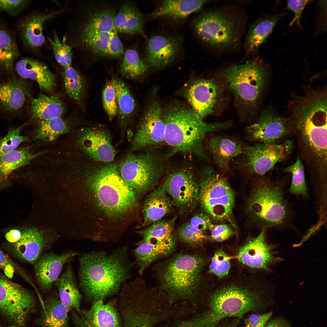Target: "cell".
I'll return each mask as SVG.
<instances>
[{"label": "cell", "instance_id": "cell-1", "mask_svg": "<svg viewBox=\"0 0 327 327\" xmlns=\"http://www.w3.org/2000/svg\"><path fill=\"white\" fill-rule=\"evenodd\" d=\"M79 260L80 287L94 302L118 292L131 277L135 263L130 259L126 246L109 253L102 251L85 253Z\"/></svg>", "mask_w": 327, "mask_h": 327}, {"label": "cell", "instance_id": "cell-2", "mask_svg": "<svg viewBox=\"0 0 327 327\" xmlns=\"http://www.w3.org/2000/svg\"><path fill=\"white\" fill-rule=\"evenodd\" d=\"M165 126V144L171 149L170 155L177 153L195 155L210 161L204 148L209 133L228 128L230 122H205L192 108L180 104H173L163 114Z\"/></svg>", "mask_w": 327, "mask_h": 327}, {"label": "cell", "instance_id": "cell-3", "mask_svg": "<svg viewBox=\"0 0 327 327\" xmlns=\"http://www.w3.org/2000/svg\"><path fill=\"white\" fill-rule=\"evenodd\" d=\"M116 14L107 3L78 1L68 21L65 41L73 49H84L109 37L115 29Z\"/></svg>", "mask_w": 327, "mask_h": 327}, {"label": "cell", "instance_id": "cell-4", "mask_svg": "<svg viewBox=\"0 0 327 327\" xmlns=\"http://www.w3.org/2000/svg\"><path fill=\"white\" fill-rule=\"evenodd\" d=\"M252 288L237 283L221 287L211 295L207 310L180 327H214L226 318L242 317L261 305V293Z\"/></svg>", "mask_w": 327, "mask_h": 327}, {"label": "cell", "instance_id": "cell-5", "mask_svg": "<svg viewBox=\"0 0 327 327\" xmlns=\"http://www.w3.org/2000/svg\"><path fill=\"white\" fill-rule=\"evenodd\" d=\"M118 170L116 164L111 163L98 167L87 177L98 205L111 216L126 213L137 203L135 193L122 180Z\"/></svg>", "mask_w": 327, "mask_h": 327}, {"label": "cell", "instance_id": "cell-6", "mask_svg": "<svg viewBox=\"0 0 327 327\" xmlns=\"http://www.w3.org/2000/svg\"><path fill=\"white\" fill-rule=\"evenodd\" d=\"M203 259L196 255L177 254L160 264L157 274L160 291L171 301L193 296L199 288Z\"/></svg>", "mask_w": 327, "mask_h": 327}, {"label": "cell", "instance_id": "cell-7", "mask_svg": "<svg viewBox=\"0 0 327 327\" xmlns=\"http://www.w3.org/2000/svg\"><path fill=\"white\" fill-rule=\"evenodd\" d=\"M241 28L240 22L231 14L218 9L202 13L193 24L194 31L202 41L220 50L238 46Z\"/></svg>", "mask_w": 327, "mask_h": 327}, {"label": "cell", "instance_id": "cell-8", "mask_svg": "<svg viewBox=\"0 0 327 327\" xmlns=\"http://www.w3.org/2000/svg\"><path fill=\"white\" fill-rule=\"evenodd\" d=\"M236 99L247 107H254L260 97L266 81V67L262 59L256 57L233 65L223 73Z\"/></svg>", "mask_w": 327, "mask_h": 327}, {"label": "cell", "instance_id": "cell-9", "mask_svg": "<svg viewBox=\"0 0 327 327\" xmlns=\"http://www.w3.org/2000/svg\"><path fill=\"white\" fill-rule=\"evenodd\" d=\"M200 174L199 201L202 208L214 220L233 224L235 195L229 182L210 166L203 168Z\"/></svg>", "mask_w": 327, "mask_h": 327}, {"label": "cell", "instance_id": "cell-10", "mask_svg": "<svg viewBox=\"0 0 327 327\" xmlns=\"http://www.w3.org/2000/svg\"><path fill=\"white\" fill-rule=\"evenodd\" d=\"M168 156L156 152L129 155L120 165V175L134 193L144 194L155 188L166 172L165 158Z\"/></svg>", "mask_w": 327, "mask_h": 327}, {"label": "cell", "instance_id": "cell-11", "mask_svg": "<svg viewBox=\"0 0 327 327\" xmlns=\"http://www.w3.org/2000/svg\"><path fill=\"white\" fill-rule=\"evenodd\" d=\"M247 209L257 223L265 226L281 224L288 213L281 188L266 179L260 180L253 187L248 199Z\"/></svg>", "mask_w": 327, "mask_h": 327}, {"label": "cell", "instance_id": "cell-12", "mask_svg": "<svg viewBox=\"0 0 327 327\" xmlns=\"http://www.w3.org/2000/svg\"><path fill=\"white\" fill-rule=\"evenodd\" d=\"M26 80L15 70L0 73V118L11 121L22 117L31 97Z\"/></svg>", "mask_w": 327, "mask_h": 327}, {"label": "cell", "instance_id": "cell-13", "mask_svg": "<svg viewBox=\"0 0 327 327\" xmlns=\"http://www.w3.org/2000/svg\"><path fill=\"white\" fill-rule=\"evenodd\" d=\"M292 147L289 140L281 143H256L246 147L243 154L245 157L243 165L249 173L262 176L277 163L286 160Z\"/></svg>", "mask_w": 327, "mask_h": 327}, {"label": "cell", "instance_id": "cell-14", "mask_svg": "<svg viewBox=\"0 0 327 327\" xmlns=\"http://www.w3.org/2000/svg\"><path fill=\"white\" fill-rule=\"evenodd\" d=\"M35 300L27 289L0 274V311L16 324H24L33 310Z\"/></svg>", "mask_w": 327, "mask_h": 327}, {"label": "cell", "instance_id": "cell-15", "mask_svg": "<svg viewBox=\"0 0 327 327\" xmlns=\"http://www.w3.org/2000/svg\"><path fill=\"white\" fill-rule=\"evenodd\" d=\"M161 185L172 202L182 210L192 208L199 201V184L193 170L189 167L170 173Z\"/></svg>", "mask_w": 327, "mask_h": 327}, {"label": "cell", "instance_id": "cell-16", "mask_svg": "<svg viewBox=\"0 0 327 327\" xmlns=\"http://www.w3.org/2000/svg\"><path fill=\"white\" fill-rule=\"evenodd\" d=\"M165 126L159 104L152 102L143 114L134 137L132 150L157 147L165 144Z\"/></svg>", "mask_w": 327, "mask_h": 327}, {"label": "cell", "instance_id": "cell-17", "mask_svg": "<svg viewBox=\"0 0 327 327\" xmlns=\"http://www.w3.org/2000/svg\"><path fill=\"white\" fill-rule=\"evenodd\" d=\"M291 128L286 119L267 110L261 114L258 121L248 127V138L257 143H278L289 133Z\"/></svg>", "mask_w": 327, "mask_h": 327}, {"label": "cell", "instance_id": "cell-18", "mask_svg": "<svg viewBox=\"0 0 327 327\" xmlns=\"http://www.w3.org/2000/svg\"><path fill=\"white\" fill-rule=\"evenodd\" d=\"M182 41L179 37L157 34L148 40L144 53V61L148 66L159 68L172 62L179 54Z\"/></svg>", "mask_w": 327, "mask_h": 327}, {"label": "cell", "instance_id": "cell-19", "mask_svg": "<svg viewBox=\"0 0 327 327\" xmlns=\"http://www.w3.org/2000/svg\"><path fill=\"white\" fill-rule=\"evenodd\" d=\"M218 87L213 80L201 79L186 89L185 95L191 108L202 119L214 111L219 98Z\"/></svg>", "mask_w": 327, "mask_h": 327}, {"label": "cell", "instance_id": "cell-20", "mask_svg": "<svg viewBox=\"0 0 327 327\" xmlns=\"http://www.w3.org/2000/svg\"><path fill=\"white\" fill-rule=\"evenodd\" d=\"M72 318L75 327H121L114 301L104 304L102 300L96 301L88 310L79 314L72 312Z\"/></svg>", "mask_w": 327, "mask_h": 327}, {"label": "cell", "instance_id": "cell-21", "mask_svg": "<svg viewBox=\"0 0 327 327\" xmlns=\"http://www.w3.org/2000/svg\"><path fill=\"white\" fill-rule=\"evenodd\" d=\"M78 142L83 151L97 161L106 163L114 160L115 151L111 138L106 131L95 127L82 129Z\"/></svg>", "mask_w": 327, "mask_h": 327}, {"label": "cell", "instance_id": "cell-22", "mask_svg": "<svg viewBox=\"0 0 327 327\" xmlns=\"http://www.w3.org/2000/svg\"><path fill=\"white\" fill-rule=\"evenodd\" d=\"M77 254L75 252L60 255L49 253L40 257L35 264L34 275L37 284L43 292L50 291L60 276L64 265Z\"/></svg>", "mask_w": 327, "mask_h": 327}, {"label": "cell", "instance_id": "cell-23", "mask_svg": "<svg viewBox=\"0 0 327 327\" xmlns=\"http://www.w3.org/2000/svg\"><path fill=\"white\" fill-rule=\"evenodd\" d=\"M294 121L305 143L315 155L326 164L327 123H321L309 114L300 117Z\"/></svg>", "mask_w": 327, "mask_h": 327}, {"label": "cell", "instance_id": "cell-24", "mask_svg": "<svg viewBox=\"0 0 327 327\" xmlns=\"http://www.w3.org/2000/svg\"><path fill=\"white\" fill-rule=\"evenodd\" d=\"M206 147L217 167L227 172L234 158L243 154L245 147L240 141L228 137L213 135L207 140Z\"/></svg>", "mask_w": 327, "mask_h": 327}, {"label": "cell", "instance_id": "cell-25", "mask_svg": "<svg viewBox=\"0 0 327 327\" xmlns=\"http://www.w3.org/2000/svg\"><path fill=\"white\" fill-rule=\"evenodd\" d=\"M265 237V229H263L257 237L240 248L236 258L251 267L267 269L274 257Z\"/></svg>", "mask_w": 327, "mask_h": 327}, {"label": "cell", "instance_id": "cell-26", "mask_svg": "<svg viewBox=\"0 0 327 327\" xmlns=\"http://www.w3.org/2000/svg\"><path fill=\"white\" fill-rule=\"evenodd\" d=\"M44 234L38 230L27 228L21 232L20 239L12 243L11 251L19 258L31 264L38 260L46 247Z\"/></svg>", "mask_w": 327, "mask_h": 327}, {"label": "cell", "instance_id": "cell-27", "mask_svg": "<svg viewBox=\"0 0 327 327\" xmlns=\"http://www.w3.org/2000/svg\"><path fill=\"white\" fill-rule=\"evenodd\" d=\"M66 5L59 9L36 13L27 18L23 25L21 34L26 46L32 49L38 48L44 43V26L49 20L61 14L66 10Z\"/></svg>", "mask_w": 327, "mask_h": 327}, {"label": "cell", "instance_id": "cell-28", "mask_svg": "<svg viewBox=\"0 0 327 327\" xmlns=\"http://www.w3.org/2000/svg\"><path fill=\"white\" fill-rule=\"evenodd\" d=\"M176 240L173 236L163 241L156 243L140 242L133 251L135 263L142 276L145 269L156 260L165 257L174 250Z\"/></svg>", "mask_w": 327, "mask_h": 327}, {"label": "cell", "instance_id": "cell-29", "mask_svg": "<svg viewBox=\"0 0 327 327\" xmlns=\"http://www.w3.org/2000/svg\"><path fill=\"white\" fill-rule=\"evenodd\" d=\"M15 70L21 78L37 82L41 89L51 91L54 86L56 76L43 62L31 58H24L16 63Z\"/></svg>", "mask_w": 327, "mask_h": 327}, {"label": "cell", "instance_id": "cell-30", "mask_svg": "<svg viewBox=\"0 0 327 327\" xmlns=\"http://www.w3.org/2000/svg\"><path fill=\"white\" fill-rule=\"evenodd\" d=\"M39 155L34 153L29 147H22L0 157V189L9 185L12 174L19 168L29 164Z\"/></svg>", "mask_w": 327, "mask_h": 327}, {"label": "cell", "instance_id": "cell-31", "mask_svg": "<svg viewBox=\"0 0 327 327\" xmlns=\"http://www.w3.org/2000/svg\"><path fill=\"white\" fill-rule=\"evenodd\" d=\"M284 12L262 17L250 26L245 41L246 55L256 52L265 41L275 25L285 15Z\"/></svg>", "mask_w": 327, "mask_h": 327}, {"label": "cell", "instance_id": "cell-32", "mask_svg": "<svg viewBox=\"0 0 327 327\" xmlns=\"http://www.w3.org/2000/svg\"><path fill=\"white\" fill-rule=\"evenodd\" d=\"M208 0H164L148 15L152 18H166L182 19L199 11Z\"/></svg>", "mask_w": 327, "mask_h": 327}, {"label": "cell", "instance_id": "cell-33", "mask_svg": "<svg viewBox=\"0 0 327 327\" xmlns=\"http://www.w3.org/2000/svg\"><path fill=\"white\" fill-rule=\"evenodd\" d=\"M170 198L162 185L152 190L144 204L141 226L150 225L168 213L172 206Z\"/></svg>", "mask_w": 327, "mask_h": 327}, {"label": "cell", "instance_id": "cell-34", "mask_svg": "<svg viewBox=\"0 0 327 327\" xmlns=\"http://www.w3.org/2000/svg\"><path fill=\"white\" fill-rule=\"evenodd\" d=\"M145 18L137 6L130 2H124L114 19L117 32L128 34H143Z\"/></svg>", "mask_w": 327, "mask_h": 327}, {"label": "cell", "instance_id": "cell-35", "mask_svg": "<svg viewBox=\"0 0 327 327\" xmlns=\"http://www.w3.org/2000/svg\"><path fill=\"white\" fill-rule=\"evenodd\" d=\"M55 283L58 290L59 299L62 304L68 312L74 309L80 313L82 296L70 267L67 268Z\"/></svg>", "mask_w": 327, "mask_h": 327}, {"label": "cell", "instance_id": "cell-36", "mask_svg": "<svg viewBox=\"0 0 327 327\" xmlns=\"http://www.w3.org/2000/svg\"><path fill=\"white\" fill-rule=\"evenodd\" d=\"M29 110L32 117L39 120L61 117L65 111L64 106L59 97L41 94L36 98L30 99Z\"/></svg>", "mask_w": 327, "mask_h": 327}, {"label": "cell", "instance_id": "cell-37", "mask_svg": "<svg viewBox=\"0 0 327 327\" xmlns=\"http://www.w3.org/2000/svg\"><path fill=\"white\" fill-rule=\"evenodd\" d=\"M68 312L59 297L51 296L46 300L42 308L41 324L42 327H67Z\"/></svg>", "mask_w": 327, "mask_h": 327}, {"label": "cell", "instance_id": "cell-38", "mask_svg": "<svg viewBox=\"0 0 327 327\" xmlns=\"http://www.w3.org/2000/svg\"><path fill=\"white\" fill-rule=\"evenodd\" d=\"M116 92L119 117L122 123L132 115L135 107V103L128 86L122 80L112 79Z\"/></svg>", "mask_w": 327, "mask_h": 327}, {"label": "cell", "instance_id": "cell-39", "mask_svg": "<svg viewBox=\"0 0 327 327\" xmlns=\"http://www.w3.org/2000/svg\"><path fill=\"white\" fill-rule=\"evenodd\" d=\"M19 55L16 44L10 34L0 30V73L15 71V61Z\"/></svg>", "mask_w": 327, "mask_h": 327}, {"label": "cell", "instance_id": "cell-40", "mask_svg": "<svg viewBox=\"0 0 327 327\" xmlns=\"http://www.w3.org/2000/svg\"><path fill=\"white\" fill-rule=\"evenodd\" d=\"M119 71L125 78L135 79L144 74L148 66L141 58L137 51L133 48L124 52Z\"/></svg>", "mask_w": 327, "mask_h": 327}, {"label": "cell", "instance_id": "cell-41", "mask_svg": "<svg viewBox=\"0 0 327 327\" xmlns=\"http://www.w3.org/2000/svg\"><path fill=\"white\" fill-rule=\"evenodd\" d=\"M66 92L72 99L80 103L86 93V83L82 75L71 66L64 68L63 73Z\"/></svg>", "mask_w": 327, "mask_h": 327}, {"label": "cell", "instance_id": "cell-42", "mask_svg": "<svg viewBox=\"0 0 327 327\" xmlns=\"http://www.w3.org/2000/svg\"><path fill=\"white\" fill-rule=\"evenodd\" d=\"M69 129L68 123L61 117L39 120L34 138L36 140L51 141L66 133Z\"/></svg>", "mask_w": 327, "mask_h": 327}, {"label": "cell", "instance_id": "cell-43", "mask_svg": "<svg viewBox=\"0 0 327 327\" xmlns=\"http://www.w3.org/2000/svg\"><path fill=\"white\" fill-rule=\"evenodd\" d=\"M177 219L175 217L170 220H161L150 225L140 232L143 238L140 242H160L173 236L172 233Z\"/></svg>", "mask_w": 327, "mask_h": 327}, {"label": "cell", "instance_id": "cell-44", "mask_svg": "<svg viewBox=\"0 0 327 327\" xmlns=\"http://www.w3.org/2000/svg\"><path fill=\"white\" fill-rule=\"evenodd\" d=\"M283 172L290 173L292 178L289 190L297 195L305 196L307 194L303 165L298 157L292 164L284 168Z\"/></svg>", "mask_w": 327, "mask_h": 327}, {"label": "cell", "instance_id": "cell-45", "mask_svg": "<svg viewBox=\"0 0 327 327\" xmlns=\"http://www.w3.org/2000/svg\"><path fill=\"white\" fill-rule=\"evenodd\" d=\"M52 37H48L54 58L64 68L71 66L73 56L72 47L62 39L61 41L57 33L54 32Z\"/></svg>", "mask_w": 327, "mask_h": 327}, {"label": "cell", "instance_id": "cell-46", "mask_svg": "<svg viewBox=\"0 0 327 327\" xmlns=\"http://www.w3.org/2000/svg\"><path fill=\"white\" fill-rule=\"evenodd\" d=\"M25 125L24 124L11 129L6 135L0 138V157L16 149L22 143L28 140V137L21 134V130Z\"/></svg>", "mask_w": 327, "mask_h": 327}, {"label": "cell", "instance_id": "cell-47", "mask_svg": "<svg viewBox=\"0 0 327 327\" xmlns=\"http://www.w3.org/2000/svg\"><path fill=\"white\" fill-rule=\"evenodd\" d=\"M180 238L189 246L197 247L202 245L207 237L204 232L191 225L189 223L182 226L178 231Z\"/></svg>", "mask_w": 327, "mask_h": 327}, {"label": "cell", "instance_id": "cell-48", "mask_svg": "<svg viewBox=\"0 0 327 327\" xmlns=\"http://www.w3.org/2000/svg\"><path fill=\"white\" fill-rule=\"evenodd\" d=\"M102 103L104 109L110 120L117 114V106L115 88L111 79L106 83L102 92Z\"/></svg>", "mask_w": 327, "mask_h": 327}, {"label": "cell", "instance_id": "cell-49", "mask_svg": "<svg viewBox=\"0 0 327 327\" xmlns=\"http://www.w3.org/2000/svg\"><path fill=\"white\" fill-rule=\"evenodd\" d=\"M230 259L223 251H217L212 258L209 266L210 272L220 278L226 276L230 266Z\"/></svg>", "mask_w": 327, "mask_h": 327}, {"label": "cell", "instance_id": "cell-50", "mask_svg": "<svg viewBox=\"0 0 327 327\" xmlns=\"http://www.w3.org/2000/svg\"><path fill=\"white\" fill-rule=\"evenodd\" d=\"M0 269L3 270L5 275L12 278L15 271L19 274L29 283L31 281L20 267L11 259L0 249Z\"/></svg>", "mask_w": 327, "mask_h": 327}, {"label": "cell", "instance_id": "cell-51", "mask_svg": "<svg viewBox=\"0 0 327 327\" xmlns=\"http://www.w3.org/2000/svg\"><path fill=\"white\" fill-rule=\"evenodd\" d=\"M118 33L115 30L111 35L108 43L107 58H116L123 55V46Z\"/></svg>", "mask_w": 327, "mask_h": 327}, {"label": "cell", "instance_id": "cell-52", "mask_svg": "<svg viewBox=\"0 0 327 327\" xmlns=\"http://www.w3.org/2000/svg\"><path fill=\"white\" fill-rule=\"evenodd\" d=\"M310 0H289L287 2V8L292 11L294 18L289 24L295 23L299 27L301 26L300 20L303 11L305 6L311 2Z\"/></svg>", "mask_w": 327, "mask_h": 327}, {"label": "cell", "instance_id": "cell-53", "mask_svg": "<svg viewBox=\"0 0 327 327\" xmlns=\"http://www.w3.org/2000/svg\"><path fill=\"white\" fill-rule=\"evenodd\" d=\"M210 230L211 238L217 242L226 240L234 234L233 229L225 224L213 225Z\"/></svg>", "mask_w": 327, "mask_h": 327}, {"label": "cell", "instance_id": "cell-54", "mask_svg": "<svg viewBox=\"0 0 327 327\" xmlns=\"http://www.w3.org/2000/svg\"><path fill=\"white\" fill-rule=\"evenodd\" d=\"M189 223L195 227L205 232L210 230L213 225L209 217L203 213H199L193 216Z\"/></svg>", "mask_w": 327, "mask_h": 327}, {"label": "cell", "instance_id": "cell-55", "mask_svg": "<svg viewBox=\"0 0 327 327\" xmlns=\"http://www.w3.org/2000/svg\"><path fill=\"white\" fill-rule=\"evenodd\" d=\"M29 1L0 0V10L9 13H14L25 7Z\"/></svg>", "mask_w": 327, "mask_h": 327}, {"label": "cell", "instance_id": "cell-56", "mask_svg": "<svg viewBox=\"0 0 327 327\" xmlns=\"http://www.w3.org/2000/svg\"><path fill=\"white\" fill-rule=\"evenodd\" d=\"M272 314L270 312L262 314H251L245 320V327H255L266 317L272 316Z\"/></svg>", "mask_w": 327, "mask_h": 327}, {"label": "cell", "instance_id": "cell-57", "mask_svg": "<svg viewBox=\"0 0 327 327\" xmlns=\"http://www.w3.org/2000/svg\"><path fill=\"white\" fill-rule=\"evenodd\" d=\"M21 232L17 229H12L5 235V238L9 242L12 243L17 242L21 238Z\"/></svg>", "mask_w": 327, "mask_h": 327}, {"label": "cell", "instance_id": "cell-58", "mask_svg": "<svg viewBox=\"0 0 327 327\" xmlns=\"http://www.w3.org/2000/svg\"><path fill=\"white\" fill-rule=\"evenodd\" d=\"M268 322L265 327H291L288 322L281 318H275Z\"/></svg>", "mask_w": 327, "mask_h": 327}, {"label": "cell", "instance_id": "cell-59", "mask_svg": "<svg viewBox=\"0 0 327 327\" xmlns=\"http://www.w3.org/2000/svg\"><path fill=\"white\" fill-rule=\"evenodd\" d=\"M151 322L149 320H145L137 322L130 327H151Z\"/></svg>", "mask_w": 327, "mask_h": 327}, {"label": "cell", "instance_id": "cell-60", "mask_svg": "<svg viewBox=\"0 0 327 327\" xmlns=\"http://www.w3.org/2000/svg\"><path fill=\"white\" fill-rule=\"evenodd\" d=\"M272 316H268L260 322L255 327H265L266 324L268 321Z\"/></svg>", "mask_w": 327, "mask_h": 327}, {"label": "cell", "instance_id": "cell-61", "mask_svg": "<svg viewBox=\"0 0 327 327\" xmlns=\"http://www.w3.org/2000/svg\"><path fill=\"white\" fill-rule=\"evenodd\" d=\"M9 327H20L18 326H16V325H12V326H10Z\"/></svg>", "mask_w": 327, "mask_h": 327}, {"label": "cell", "instance_id": "cell-62", "mask_svg": "<svg viewBox=\"0 0 327 327\" xmlns=\"http://www.w3.org/2000/svg\"><path fill=\"white\" fill-rule=\"evenodd\" d=\"M236 327L235 326V325H231V326H226V327Z\"/></svg>", "mask_w": 327, "mask_h": 327}, {"label": "cell", "instance_id": "cell-63", "mask_svg": "<svg viewBox=\"0 0 327 327\" xmlns=\"http://www.w3.org/2000/svg\"><path fill=\"white\" fill-rule=\"evenodd\" d=\"M0 327H1L0 326Z\"/></svg>", "mask_w": 327, "mask_h": 327}]
</instances>
